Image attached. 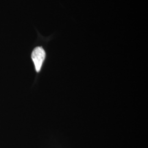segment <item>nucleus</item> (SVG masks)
I'll return each instance as SVG.
<instances>
[{
  "label": "nucleus",
  "mask_w": 148,
  "mask_h": 148,
  "mask_svg": "<svg viewBox=\"0 0 148 148\" xmlns=\"http://www.w3.org/2000/svg\"><path fill=\"white\" fill-rule=\"evenodd\" d=\"M45 57L46 53L42 47H37L34 49L32 53V58L37 72H39L41 69Z\"/></svg>",
  "instance_id": "f257e3e1"
}]
</instances>
